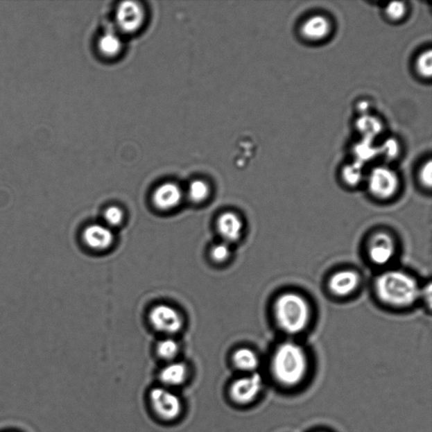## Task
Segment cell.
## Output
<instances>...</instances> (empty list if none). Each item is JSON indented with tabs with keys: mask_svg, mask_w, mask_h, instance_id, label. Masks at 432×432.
Wrapping results in <instances>:
<instances>
[{
	"mask_svg": "<svg viewBox=\"0 0 432 432\" xmlns=\"http://www.w3.org/2000/svg\"><path fill=\"white\" fill-rule=\"evenodd\" d=\"M376 290L381 301L395 306L412 305L420 294L416 280L401 271H388L380 275L377 279Z\"/></svg>",
	"mask_w": 432,
	"mask_h": 432,
	"instance_id": "obj_1",
	"label": "cell"
},
{
	"mask_svg": "<svg viewBox=\"0 0 432 432\" xmlns=\"http://www.w3.org/2000/svg\"><path fill=\"white\" fill-rule=\"evenodd\" d=\"M306 368L305 352L299 345L285 343L276 349L272 371L279 383L286 386L298 384L305 377Z\"/></svg>",
	"mask_w": 432,
	"mask_h": 432,
	"instance_id": "obj_2",
	"label": "cell"
},
{
	"mask_svg": "<svg viewBox=\"0 0 432 432\" xmlns=\"http://www.w3.org/2000/svg\"><path fill=\"white\" fill-rule=\"evenodd\" d=\"M276 320L284 331L297 334L310 320V307L306 300L295 293L280 295L275 306Z\"/></svg>",
	"mask_w": 432,
	"mask_h": 432,
	"instance_id": "obj_3",
	"label": "cell"
},
{
	"mask_svg": "<svg viewBox=\"0 0 432 432\" xmlns=\"http://www.w3.org/2000/svg\"><path fill=\"white\" fill-rule=\"evenodd\" d=\"M149 401L155 415L164 422H173L182 413V400L171 388L163 386L153 388L150 392Z\"/></svg>",
	"mask_w": 432,
	"mask_h": 432,
	"instance_id": "obj_4",
	"label": "cell"
},
{
	"mask_svg": "<svg viewBox=\"0 0 432 432\" xmlns=\"http://www.w3.org/2000/svg\"><path fill=\"white\" fill-rule=\"evenodd\" d=\"M149 320L155 330L167 336L180 332L184 326V318L180 313L174 307L166 304L153 307L149 314Z\"/></svg>",
	"mask_w": 432,
	"mask_h": 432,
	"instance_id": "obj_5",
	"label": "cell"
},
{
	"mask_svg": "<svg viewBox=\"0 0 432 432\" xmlns=\"http://www.w3.org/2000/svg\"><path fill=\"white\" fill-rule=\"evenodd\" d=\"M115 18L123 33H135L145 24L146 10L139 2L123 1L116 8Z\"/></svg>",
	"mask_w": 432,
	"mask_h": 432,
	"instance_id": "obj_6",
	"label": "cell"
},
{
	"mask_svg": "<svg viewBox=\"0 0 432 432\" xmlns=\"http://www.w3.org/2000/svg\"><path fill=\"white\" fill-rule=\"evenodd\" d=\"M368 188L370 192L377 198H390L398 190V176L388 167H377L369 175Z\"/></svg>",
	"mask_w": 432,
	"mask_h": 432,
	"instance_id": "obj_7",
	"label": "cell"
},
{
	"mask_svg": "<svg viewBox=\"0 0 432 432\" xmlns=\"http://www.w3.org/2000/svg\"><path fill=\"white\" fill-rule=\"evenodd\" d=\"M262 381L258 374L237 379L230 387L229 395L237 404H248L252 402L259 394Z\"/></svg>",
	"mask_w": 432,
	"mask_h": 432,
	"instance_id": "obj_8",
	"label": "cell"
},
{
	"mask_svg": "<svg viewBox=\"0 0 432 432\" xmlns=\"http://www.w3.org/2000/svg\"><path fill=\"white\" fill-rule=\"evenodd\" d=\"M114 232L106 225H89L81 233V240L85 246L93 251L107 250L114 245Z\"/></svg>",
	"mask_w": 432,
	"mask_h": 432,
	"instance_id": "obj_9",
	"label": "cell"
},
{
	"mask_svg": "<svg viewBox=\"0 0 432 432\" xmlns=\"http://www.w3.org/2000/svg\"><path fill=\"white\" fill-rule=\"evenodd\" d=\"M184 194L177 184L166 182L154 191L153 202L155 208L161 211H170L181 205Z\"/></svg>",
	"mask_w": 432,
	"mask_h": 432,
	"instance_id": "obj_10",
	"label": "cell"
},
{
	"mask_svg": "<svg viewBox=\"0 0 432 432\" xmlns=\"http://www.w3.org/2000/svg\"><path fill=\"white\" fill-rule=\"evenodd\" d=\"M217 231L225 243L237 242L242 236L243 223L242 219L233 212H225L217 219Z\"/></svg>",
	"mask_w": 432,
	"mask_h": 432,
	"instance_id": "obj_11",
	"label": "cell"
},
{
	"mask_svg": "<svg viewBox=\"0 0 432 432\" xmlns=\"http://www.w3.org/2000/svg\"><path fill=\"white\" fill-rule=\"evenodd\" d=\"M395 244L390 236L386 233H377L373 236L369 247V255L373 263L383 266L392 259Z\"/></svg>",
	"mask_w": 432,
	"mask_h": 432,
	"instance_id": "obj_12",
	"label": "cell"
},
{
	"mask_svg": "<svg viewBox=\"0 0 432 432\" xmlns=\"http://www.w3.org/2000/svg\"><path fill=\"white\" fill-rule=\"evenodd\" d=\"M332 26L324 15H313L306 19L302 26V34L307 40L319 42L329 37Z\"/></svg>",
	"mask_w": 432,
	"mask_h": 432,
	"instance_id": "obj_13",
	"label": "cell"
},
{
	"mask_svg": "<svg viewBox=\"0 0 432 432\" xmlns=\"http://www.w3.org/2000/svg\"><path fill=\"white\" fill-rule=\"evenodd\" d=\"M359 286V276L356 272L344 270L338 272L330 279L329 287L334 294L345 297L352 293Z\"/></svg>",
	"mask_w": 432,
	"mask_h": 432,
	"instance_id": "obj_14",
	"label": "cell"
},
{
	"mask_svg": "<svg viewBox=\"0 0 432 432\" xmlns=\"http://www.w3.org/2000/svg\"><path fill=\"white\" fill-rule=\"evenodd\" d=\"M189 377V369L184 363L172 361L162 369L159 380L163 387L174 388L184 384Z\"/></svg>",
	"mask_w": 432,
	"mask_h": 432,
	"instance_id": "obj_15",
	"label": "cell"
},
{
	"mask_svg": "<svg viewBox=\"0 0 432 432\" xmlns=\"http://www.w3.org/2000/svg\"><path fill=\"white\" fill-rule=\"evenodd\" d=\"M97 49L102 55L107 58L118 57L123 50V42L119 35L107 33L97 42Z\"/></svg>",
	"mask_w": 432,
	"mask_h": 432,
	"instance_id": "obj_16",
	"label": "cell"
},
{
	"mask_svg": "<svg viewBox=\"0 0 432 432\" xmlns=\"http://www.w3.org/2000/svg\"><path fill=\"white\" fill-rule=\"evenodd\" d=\"M232 363L241 371L252 372L259 367V358L252 350L242 348L233 354Z\"/></svg>",
	"mask_w": 432,
	"mask_h": 432,
	"instance_id": "obj_17",
	"label": "cell"
},
{
	"mask_svg": "<svg viewBox=\"0 0 432 432\" xmlns=\"http://www.w3.org/2000/svg\"><path fill=\"white\" fill-rule=\"evenodd\" d=\"M210 194L209 185L204 180L197 179L189 184L188 196L194 204H202L208 200Z\"/></svg>",
	"mask_w": 432,
	"mask_h": 432,
	"instance_id": "obj_18",
	"label": "cell"
},
{
	"mask_svg": "<svg viewBox=\"0 0 432 432\" xmlns=\"http://www.w3.org/2000/svg\"><path fill=\"white\" fill-rule=\"evenodd\" d=\"M157 352L161 359L172 363L179 353V345L173 338H166L159 342Z\"/></svg>",
	"mask_w": 432,
	"mask_h": 432,
	"instance_id": "obj_19",
	"label": "cell"
},
{
	"mask_svg": "<svg viewBox=\"0 0 432 432\" xmlns=\"http://www.w3.org/2000/svg\"><path fill=\"white\" fill-rule=\"evenodd\" d=\"M357 128L361 133L372 138L381 133L383 126L379 120L372 116H365L357 121Z\"/></svg>",
	"mask_w": 432,
	"mask_h": 432,
	"instance_id": "obj_20",
	"label": "cell"
},
{
	"mask_svg": "<svg viewBox=\"0 0 432 432\" xmlns=\"http://www.w3.org/2000/svg\"><path fill=\"white\" fill-rule=\"evenodd\" d=\"M103 219L107 227H118L122 225L124 220L123 209L118 206H110L105 209Z\"/></svg>",
	"mask_w": 432,
	"mask_h": 432,
	"instance_id": "obj_21",
	"label": "cell"
},
{
	"mask_svg": "<svg viewBox=\"0 0 432 432\" xmlns=\"http://www.w3.org/2000/svg\"><path fill=\"white\" fill-rule=\"evenodd\" d=\"M231 249H230L229 244L225 243H221L213 246L210 249V258L214 262L217 263H223L231 257Z\"/></svg>",
	"mask_w": 432,
	"mask_h": 432,
	"instance_id": "obj_22",
	"label": "cell"
},
{
	"mask_svg": "<svg viewBox=\"0 0 432 432\" xmlns=\"http://www.w3.org/2000/svg\"><path fill=\"white\" fill-rule=\"evenodd\" d=\"M343 178L346 184L350 186H356L359 184L361 178H363L361 162L346 166L343 170Z\"/></svg>",
	"mask_w": 432,
	"mask_h": 432,
	"instance_id": "obj_23",
	"label": "cell"
},
{
	"mask_svg": "<svg viewBox=\"0 0 432 432\" xmlns=\"http://www.w3.org/2000/svg\"><path fill=\"white\" fill-rule=\"evenodd\" d=\"M431 56L432 54L431 50H428L427 52L423 53L418 58L417 62H416V68H417L420 76L423 77L430 78L431 76Z\"/></svg>",
	"mask_w": 432,
	"mask_h": 432,
	"instance_id": "obj_24",
	"label": "cell"
},
{
	"mask_svg": "<svg viewBox=\"0 0 432 432\" xmlns=\"http://www.w3.org/2000/svg\"><path fill=\"white\" fill-rule=\"evenodd\" d=\"M385 11L392 21H400L406 14V7L403 2H392L389 3Z\"/></svg>",
	"mask_w": 432,
	"mask_h": 432,
	"instance_id": "obj_25",
	"label": "cell"
},
{
	"mask_svg": "<svg viewBox=\"0 0 432 432\" xmlns=\"http://www.w3.org/2000/svg\"><path fill=\"white\" fill-rule=\"evenodd\" d=\"M355 153L360 161H368L375 157L376 148L373 147L371 143L363 141L357 145L355 148Z\"/></svg>",
	"mask_w": 432,
	"mask_h": 432,
	"instance_id": "obj_26",
	"label": "cell"
},
{
	"mask_svg": "<svg viewBox=\"0 0 432 432\" xmlns=\"http://www.w3.org/2000/svg\"><path fill=\"white\" fill-rule=\"evenodd\" d=\"M381 150L387 158H395L399 153V144L394 139H388L381 146Z\"/></svg>",
	"mask_w": 432,
	"mask_h": 432,
	"instance_id": "obj_27",
	"label": "cell"
},
{
	"mask_svg": "<svg viewBox=\"0 0 432 432\" xmlns=\"http://www.w3.org/2000/svg\"><path fill=\"white\" fill-rule=\"evenodd\" d=\"M431 162L429 159V161L423 166L422 171H420V180H422V184L426 186L427 188H431Z\"/></svg>",
	"mask_w": 432,
	"mask_h": 432,
	"instance_id": "obj_28",
	"label": "cell"
}]
</instances>
